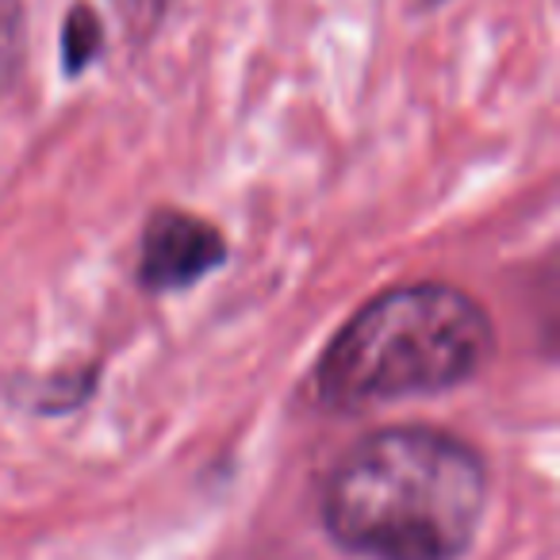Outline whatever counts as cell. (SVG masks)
<instances>
[{
  "mask_svg": "<svg viewBox=\"0 0 560 560\" xmlns=\"http://www.w3.org/2000/svg\"><path fill=\"white\" fill-rule=\"evenodd\" d=\"M223 261V234L185 211H158L142 238L147 289H185Z\"/></svg>",
  "mask_w": 560,
  "mask_h": 560,
  "instance_id": "obj_3",
  "label": "cell"
},
{
  "mask_svg": "<svg viewBox=\"0 0 560 560\" xmlns=\"http://www.w3.org/2000/svg\"><path fill=\"white\" fill-rule=\"evenodd\" d=\"M96 50H101V24H96V16L89 9H73L70 20H66V39H62L66 70L78 73Z\"/></svg>",
  "mask_w": 560,
  "mask_h": 560,
  "instance_id": "obj_4",
  "label": "cell"
},
{
  "mask_svg": "<svg viewBox=\"0 0 560 560\" xmlns=\"http://www.w3.org/2000/svg\"><path fill=\"white\" fill-rule=\"evenodd\" d=\"M495 353V327L468 292L438 280L369 300L315 365L327 407L365 411L472 381Z\"/></svg>",
  "mask_w": 560,
  "mask_h": 560,
  "instance_id": "obj_2",
  "label": "cell"
},
{
  "mask_svg": "<svg viewBox=\"0 0 560 560\" xmlns=\"http://www.w3.org/2000/svg\"><path fill=\"white\" fill-rule=\"evenodd\" d=\"M488 503V468L460 438L392 427L335 465L323 518L342 549L365 560H457Z\"/></svg>",
  "mask_w": 560,
  "mask_h": 560,
  "instance_id": "obj_1",
  "label": "cell"
}]
</instances>
